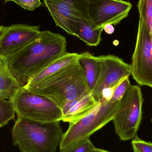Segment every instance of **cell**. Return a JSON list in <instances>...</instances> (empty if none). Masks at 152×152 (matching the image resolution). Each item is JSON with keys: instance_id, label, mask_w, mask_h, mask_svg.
Wrapping results in <instances>:
<instances>
[{"instance_id": "obj_1", "label": "cell", "mask_w": 152, "mask_h": 152, "mask_svg": "<svg viewBox=\"0 0 152 152\" xmlns=\"http://www.w3.org/2000/svg\"><path fill=\"white\" fill-rule=\"evenodd\" d=\"M66 45L64 36L45 30L42 31L39 37L31 43L7 57L10 69L20 87L66 53Z\"/></svg>"}, {"instance_id": "obj_2", "label": "cell", "mask_w": 152, "mask_h": 152, "mask_svg": "<svg viewBox=\"0 0 152 152\" xmlns=\"http://www.w3.org/2000/svg\"><path fill=\"white\" fill-rule=\"evenodd\" d=\"M23 87L50 99L61 110L68 102L91 93L78 60L44 80Z\"/></svg>"}, {"instance_id": "obj_3", "label": "cell", "mask_w": 152, "mask_h": 152, "mask_svg": "<svg viewBox=\"0 0 152 152\" xmlns=\"http://www.w3.org/2000/svg\"><path fill=\"white\" fill-rule=\"evenodd\" d=\"M60 121L39 122L18 117L12 129L13 145L21 152H56L63 134Z\"/></svg>"}, {"instance_id": "obj_4", "label": "cell", "mask_w": 152, "mask_h": 152, "mask_svg": "<svg viewBox=\"0 0 152 152\" xmlns=\"http://www.w3.org/2000/svg\"><path fill=\"white\" fill-rule=\"evenodd\" d=\"M119 102L102 99L89 113L74 122L61 137L60 151L65 150L87 139L114 118Z\"/></svg>"}, {"instance_id": "obj_5", "label": "cell", "mask_w": 152, "mask_h": 152, "mask_svg": "<svg viewBox=\"0 0 152 152\" xmlns=\"http://www.w3.org/2000/svg\"><path fill=\"white\" fill-rule=\"evenodd\" d=\"M141 88L131 85L120 101L113 120L115 131L122 141L133 139L137 135L142 117L143 103Z\"/></svg>"}, {"instance_id": "obj_6", "label": "cell", "mask_w": 152, "mask_h": 152, "mask_svg": "<svg viewBox=\"0 0 152 152\" xmlns=\"http://www.w3.org/2000/svg\"><path fill=\"white\" fill-rule=\"evenodd\" d=\"M18 117L39 122L61 121L60 108L46 96L20 87L11 99Z\"/></svg>"}, {"instance_id": "obj_7", "label": "cell", "mask_w": 152, "mask_h": 152, "mask_svg": "<svg viewBox=\"0 0 152 152\" xmlns=\"http://www.w3.org/2000/svg\"><path fill=\"white\" fill-rule=\"evenodd\" d=\"M130 66L131 75L137 82L152 88V39L145 23L140 19Z\"/></svg>"}, {"instance_id": "obj_8", "label": "cell", "mask_w": 152, "mask_h": 152, "mask_svg": "<svg viewBox=\"0 0 152 152\" xmlns=\"http://www.w3.org/2000/svg\"><path fill=\"white\" fill-rule=\"evenodd\" d=\"M100 57V74L91 93L97 103L102 99V92L104 89L117 86L123 79L131 75V66L120 58L112 55Z\"/></svg>"}, {"instance_id": "obj_9", "label": "cell", "mask_w": 152, "mask_h": 152, "mask_svg": "<svg viewBox=\"0 0 152 152\" xmlns=\"http://www.w3.org/2000/svg\"><path fill=\"white\" fill-rule=\"evenodd\" d=\"M87 1L89 15L97 28L119 24L128 16L132 7L130 2L123 0Z\"/></svg>"}, {"instance_id": "obj_10", "label": "cell", "mask_w": 152, "mask_h": 152, "mask_svg": "<svg viewBox=\"0 0 152 152\" xmlns=\"http://www.w3.org/2000/svg\"><path fill=\"white\" fill-rule=\"evenodd\" d=\"M42 31L39 26L23 24L5 27L0 36L1 54L8 57L38 38Z\"/></svg>"}, {"instance_id": "obj_11", "label": "cell", "mask_w": 152, "mask_h": 152, "mask_svg": "<svg viewBox=\"0 0 152 152\" xmlns=\"http://www.w3.org/2000/svg\"><path fill=\"white\" fill-rule=\"evenodd\" d=\"M57 26L69 34L76 36V29L79 21L77 11L68 0H42Z\"/></svg>"}, {"instance_id": "obj_12", "label": "cell", "mask_w": 152, "mask_h": 152, "mask_svg": "<svg viewBox=\"0 0 152 152\" xmlns=\"http://www.w3.org/2000/svg\"><path fill=\"white\" fill-rule=\"evenodd\" d=\"M73 4L79 16V21L76 29V36L87 45L96 46L102 40L104 28H97L91 19L88 12L87 0H68Z\"/></svg>"}, {"instance_id": "obj_13", "label": "cell", "mask_w": 152, "mask_h": 152, "mask_svg": "<svg viewBox=\"0 0 152 152\" xmlns=\"http://www.w3.org/2000/svg\"><path fill=\"white\" fill-rule=\"evenodd\" d=\"M97 104L91 93L69 101L61 109V121L69 123L74 122L89 113Z\"/></svg>"}, {"instance_id": "obj_14", "label": "cell", "mask_w": 152, "mask_h": 152, "mask_svg": "<svg viewBox=\"0 0 152 152\" xmlns=\"http://www.w3.org/2000/svg\"><path fill=\"white\" fill-rule=\"evenodd\" d=\"M80 54L66 52L29 79L24 86L34 85L55 75L78 60Z\"/></svg>"}, {"instance_id": "obj_15", "label": "cell", "mask_w": 152, "mask_h": 152, "mask_svg": "<svg viewBox=\"0 0 152 152\" xmlns=\"http://www.w3.org/2000/svg\"><path fill=\"white\" fill-rule=\"evenodd\" d=\"M20 87L10 69L7 57L0 54V97L11 100Z\"/></svg>"}, {"instance_id": "obj_16", "label": "cell", "mask_w": 152, "mask_h": 152, "mask_svg": "<svg viewBox=\"0 0 152 152\" xmlns=\"http://www.w3.org/2000/svg\"><path fill=\"white\" fill-rule=\"evenodd\" d=\"M78 61L83 69L87 85L91 93L100 74V57H95L90 53L86 52L80 54Z\"/></svg>"}, {"instance_id": "obj_17", "label": "cell", "mask_w": 152, "mask_h": 152, "mask_svg": "<svg viewBox=\"0 0 152 152\" xmlns=\"http://www.w3.org/2000/svg\"><path fill=\"white\" fill-rule=\"evenodd\" d=\"M137 8L139 19L145 23L152 39V0H139Z\"/></svg>"}, {"instance_id": "obj_18", "label": "cell", "mask_w": 152, "mask_h": 152, "mask_svg": "<svg viewBox=\"0 0 152 152\" xmlns=\"http://www.w3.org/2000/svg\"><path fill=\"white\" fill-rule=\"evenodd\" d=\"M15 112L11 101L0 97V128L15 118Z\"/></svg>"}, {"instance_id": "obj_19", "label": "cell", "mask_w": 152, "mask_h": 152, "mask_svg": "<svg viewBox=\"0 0 152 152\" xmlns=\"http://www.w3.org/2000/svg\"><path fill=\"white\" fill-rule=\"evenodd\" d=\"M129 78V77H126L117 86L110 101L112 102H119L121 100L131 85Z\"/></svg>"}, {"instance_id": "obj_20", "label": "cell", "mask_w": 152, "mask_h": 152, "mask_svg": "<svg viewBox=\"0 0 152 152\" xmlns=\"http://www.w3.org/2000/svg\"><path fill=\"white\" fill-rule=\"evenodd\" d=\"M95 148L90 139H88L59 152H91Z\"/></svg>"}, {"instance_id": "obj_21", "label": "cell", "mask_w": 152, "mask_h": 152, "mask_svg": "<svg viewBox=\"0 0 152 152\" xmlns=\"http://www.w3.org/2000/svg\"><path fill=\"white\" fill-rule=\"evenodd\" d=\"M132 147L136 148L140 152H152L150 142H145L140 139L137 135L132 141Z\"/></svg>"}, {"instance_id": "obj_22", "label": "cell", "mask_w": 152, "mask_h": 152, "mask_svg": "<svg viewBox=\"0 0 152 152\" xmlns=\"http://www.w3.org/2000/svg\"><path fill=\"white\" fill-rule=\"evenodd\" d=\"M18 5L25 10L33 11L41 6L42 2L41 0H12Z\"/></svg>"}, {"instance_id": "obj_23", "label": "cell", "mask_w": 152, "mask_h": 152, "mask_svg": "<svg viewBox=\"0 0 152 152\" xmlns=\"http://www.w3.org/2000/svg\"><path fill=\"white\" fill-rule=\"evenodd\" d=\"M103 30H104L105 33H107V34H113L115 29H114L113 25L108 24V25L104 26Z\"/></svg>"}, {"instance_id": "obj_24", "label": "cell", "mask_w": 152, "mask_h": 152, "mask_svg": "<svg viewBox=\"0 0 152 152\" xmlns=\"http://www.w3.org/2000/svg\"><path fill=\"white\" fill-rule=\"evenodd\" d=\"M91 152H111L102 150V149H98V148H95Z\"/></svg>"}, {"instance_id": "obj_25", "label": "cell", "mask_w": 152, "mask_h": 152, "mask_svg": "<svg viewBox=\"0 0 152 152\" xmlns=\"http://www.w3.org/2000/svg\"><path fill=\"white\" fill-rule=\"evenodd\" d=\"M5 27L3 26H0V36L1 35L3 32L4 31V29H5Z\"/></svg>"}, {"instance_id": "obj_26", "label": "cell", "mask_w": 152, "mask_h": 152, "mask_svg": "<svg viewBox=\"0 0 152 152\" xmlns=\"http://www.w3.org/2000/svg\"><path fill=\"white\" fill-rule=\"evenodd\" d=\"M132 148H133V152H140L136 148H134V147H132Z\"/></svg>"}, {"instance_id": "obj_27", "label": "cell", "mask_w": 152, "mask_h": 152, "mask_svg": "<svg viewBox=\"0 0 152 152\" xmlns=\"http://www.w3.org/2000/svg\"><path fill=\"white\" fill-rule=\"evenodd\" d=\"M5 3L8 2L12 1V0H2Z\"/></svg>"}, {"instance_id": "obj_28", "label": "cell", "mask_w": 152, "mask_h": 152, "mask_svg": "<svg viewBox=\"0 0 152 152\" xmlns=\"http://www.w3.org/2000/svg\"><path fill=\"white\" fill-rule=\"evenodd\" d=\"M150 144H151V148L152 149V143L151 142H150Z\"/></svg>"}, {"instance_id": "obj_29", "label": "cell", "mask_w": 152, "mask_h": 152, "mask_svg": "<svg viewBox=\"0 0 152 152\" xmlns=\"http://www.w3.org/2000/svg\"><path fill=\"white\" fill-rule=\"evenodd\" d=\"M0 54H1V45H0Z\"/></svg>"}, {"instance_id": "obj_30", "label": "cell", "mask_w": 152, "mask_h": 152, "mask_svg": "<svg viewBox=\"0 0 152 152\" xmlns=\"http://www.w3.org/2000/svg\"><path fill=\"white\" fill-rule=\"evenodd\" d=\"M151 121L152 122V119H151Z\"/></svg>"}]
</instances>
